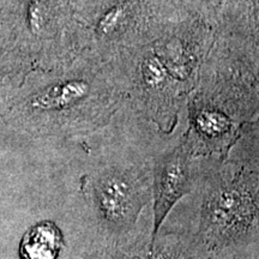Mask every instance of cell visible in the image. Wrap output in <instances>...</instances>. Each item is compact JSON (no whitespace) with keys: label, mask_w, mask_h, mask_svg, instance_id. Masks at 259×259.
Masks as SVG:
<instances>
[{"label":"cell","mask_w":259,"mask_h":259,"mask_svg":"<svg viewBox=\"0 0 259 259\" xmlns=\"http://www.w3.org/2000/svg\"><path fill=\"white\" fill-rule=\"evenodd\" d=\"M236 149L200 173L196 235L211 251L247 252L258 242V121L247 125Z\"/></svg>","instance_id":"6da1fadb"},{"label":"cell","mask_w":259,"mask_h":259,"mask_svg":"<svg viewBox=\"0 0 259 259\" xmlns=\"http://www.w3.org/2000/svg\"><path fill=\"white\" fill-rule=\"evenodd\" d=\"M113 105L100 101L94 84L83 77H69L32 93L8 114L14 128L38 137L74 138L106 126Z\"/></svg>","instance_id":"7a4b0ae2"},{"label":"cell","mask_w":259,"mask_h":259,"mask_svg":"<svg viewBox=\"0 0 259 259\" xmlns=\"http://www.w3.org/2000/svg\"><path fill=\"white\" fill-rule=\"evenodd\" d=\"M82 190L106 239L127 234L153 203V168L145 163H106L83 177Z\"/></svg>","instance_id":"3957f363"},{"label":"cell","mask_w":259,"mask_h":259,"mask_svg":"<svg viewBox=\"0 0 259 259\" xmlns=\"http://www.w3.org/2000/svg\"><path fill=\"white\" fill-rule=\"evenodd\" d=\"M82 259H247L234 251L215 252L206 247L193 231H177L153 235V222L138 225L127 234L106 239L87 251Z\"/></svg>","instance_id":"277c9868"},{"label":"cell","mask_w":259,"mask_h":259,"mask_svg":"<svg viewBox=\"0 0 259 259\" xmlns=\"http://www.w3.org/2000/svg\"><path fill=\"white\" fill-rule=\"evenodd\" d=\"M196 158L180 139L179 144L156 157L153 168V235L160 232L173 206L192 191L197 181Z\"/></svg>","instance_id":"5b68a950"},{"label":"cell","mask_w":259,"mask_h":259,"mask_svg":"<svg viewBox=\"0 0 259 259\" xmlns=\"http://www.w3.org/2000/svg\"><path fill=\"white\" fill-rule=\"evenodd\" d=\"M63 247V235L52 222H40L25 233L19 246L21 259H57Z\"/></svg>","instance_id":"8992f818"},{"label":"cell","mask_w":259,"mask_h":259,"mask_svg":"<svg viewBox=\"0 0 259 259\" xmlns=\"http://www.w3.org/2000/svg\"><path fill=\"white\" fill-rule=\"evenodd\" d=\"M139 78L141 84L147 93H153L160 97L161 94L166 93L170 88L169 73L164 66L156 52L148 54L139 64Z\"/></svg>","instance_id":"52a82bcc"},{"label":"cell","mask_w":259,"mask_h":259,"mask_svg":"<svg viewBox=\"0 0 259 259\" xmlns=\"http://www.w3.org/2000/svg\"><path fill=\"white\" fill-rule=\"evenodd\" d=\"M125 15V10L122 6H114L102 16L97 29L102 35H112L124 23Z\"/></svg>","instance_id":"ba28073f"},{"label":"cell","mask_w":259,"mask_h":259,"mask_svg":"<svg viewBox=\"0 0 259 259\" xmlns=\"http://www.w3.org/2000/svg\"><path fill=\"white\" fill-rule=\"evenodd\" d=\"M46 8H45L44 2L32 3L30 8V25L34 31H40L44 29L45 23H46Z\"/></svg>","instance_id":"9c48e42d"}]
</instances>
